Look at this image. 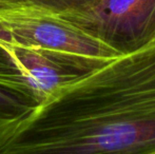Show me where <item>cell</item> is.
<instances>
[{"label": "cell", "instance_id": "9", "mask_svg": "<svg viewBox=\"0 0 155 154\" xmlns=\"http://www.w3.org/2000/svg\"><path fill=\"white\" fill-rule=\"evenodd\" d=\"M154 154H155V153H154Z\"/></svg>", "mask_w": 155, "mask_h": 154}, {"label": "cell", "instance_id": "7", "mask_svg": "<svg viewBox=\"0 0 155 154\" xmlns=\"http://www.w3.org/2000/svg\"><path fill=\"white\" fill-rule=\"evenodd\" d=\"M0 86L37 98L35 93L14 66L8 52L1 45H0Z\"/></svg>", "mask_w": 155, "mask_h": 154}, {"label": "cell", "instance_id": "1", "mask_svg": "<svg viewBox=\"0 0 155 154\" xmlns=\"http://www.w3.org/2000/svg\"><path fill=\"white\" fill-rule=\"evenodd\" d=\"M155 41L43 99L1 154H154Z\"/></svg>", "mask_w": 155, "mask_h": 154}, {"label": "cell", "instance_id": "2", "mask_svg": "<svg viewBox=\"0 0 155 154\" xmlns=\"http://www.w3.org/2000/svg\"><path fill=\"white\" fill-rule=\"evenodd\" d=\"M58 16L119 55L155 41V0H97Z\"/></svg>", "mask_w": 155, "mask_h": 154}, {"label": "cell", "instance_id": "5", "mask_svg": "<svg viewBox=\"0 0 155 154\" xmlns=\"http://www.w3.org/2000/svg\"><path fill=\"white\" fill-rule=\"evenodd\" d=\"M39 103L40 101L36 97L0 86V154Z\"/></svg>", "mask_w": 155, "mask_h": 154}, {"label": "cell", "instance_id": "4", "mask_svg": "<svg viewBox=\"0 0 155 154\" xmlns=\"http://www.w3.org/2000/svg\"><path fill=\"white\" fill-rule=\"evenodd\" d=\"M40 103L56 91L100 68L109 60L0 41Z\"/></svg>", "mask_w": 155, "mask_h": 154}, {"label": "cell", "instance_id": "8", "mask_svg": "<svg viewBox=\"0 0 155 154\" xmlns=\"http://www.w3.org/2000/svg\"><path fill=\"white\" fill-rule=\"evenodd\" d=\"M8 10H15V8L12 4L8 3L6 0H0V12H4V11Z\"/></svg>", "mask_w": 155, "mask_h": 154}, {"label": "cell", "instance_id": "6", "mask_svg": "<svg viewBox=\"0 0 155 154\" xmlns=\"http://www.w3.org/2000/svg\"><path fill=\"white\" fill-rule=\"evenodd\" d=\"M15 8H34L55 15L76 12L97 0H6Z\"/></svg>", "mask_w": 155, "mask_h": 154}, {"label": "cell", "instance_id": "3", "mask_svg": "<svg viewBox=\"0 0 155 154\" xmlns=\"http://www.w3.org/2000/svg\"><path fill=\"white\" fill-rule=\"evenodd\" d=\"M0 41L67 52L101 60H111L120 56L58 15L34 8L0 12Z\"/></svg>", "mask_w": 155, "mask_h": 154}]
</instances>
